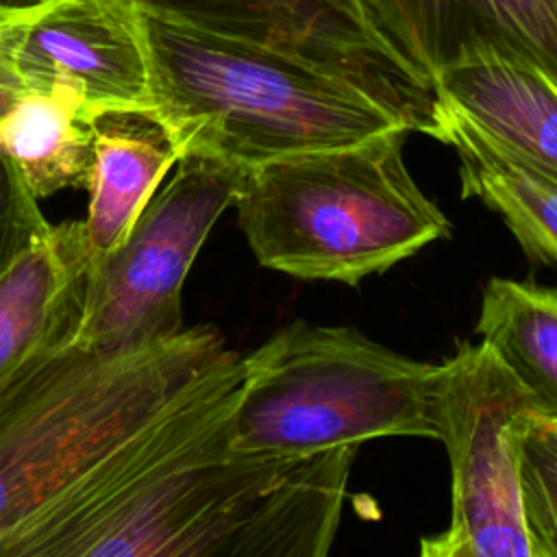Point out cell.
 Segmentation results:
<instances>
[{"mask_svg":"<svg viewBox=\"0 0 557 557\" xmlns=\"http://www.w3.org/2000/svg\"><path fill=\"white\" fill-rule=\"evenodd\" d=\"M396 48L431 81L437 72L509 59L557 83V0H366Z\"/></svg>","mask_w":557,"mask_h":557,"instance_id":"30bf717a","label":"cell"},{"mask_svg":"<svg viewBox=\"0 0 557 557\" xmlns=\"http://www.w3.org/2000/svg\"><path fill=\"white\" fill-rule=\"evenodd\" d=\"M437 100L557 183V83L535 65L479 59L433 76Z\"/></svg>","mask_w":557,"mask_h":557,"instance_id":"7c38bea8","label":"cell"},{"mask_svg":"<svg viewBox=\"0 0 557 557\" xmlns=\"http://www.w3.org/2000/svg\"><path fill=\"white\" fill-rule=\"evenodd\" d=\"M409 133L394 128L244 172L233 205L257 261L296 278L357 285L450 237L448 218L405 165Z\"/></svg>","mask_w":557,"mask_h":557,"instance_id":"277c9868","label":"cell"},{"mask_svg":"<svg viewBox=\"0 0 557 557\" xmlns=\"http://www.w3.org/2000/svg\"><path fill=\"white\" fill-rule=\"evenodd\" d=\"M476 331L529 392L540 416L557 422V287L492 278Z\"/></svg>","mask_w":557,"mask_h":557,"instance_id":"2e32d148","label":"cell"},{"mask_svg":"<svg viewBox=\"0 0 557 557\" xmlns=\"http://www.w3.org/2000/svg\"><path fill=\"white\" fill-rule=\"evenodd\" d=\"M0 152L37 200L65 187L87 189L94 113L65 85L28 91L0 117Z\"/></svg>","mask_w":557,"mask_h":557,"instance_id":"9a60e30c","label":"cell"},{"mask_svg":"<svg viewBox=\"0 0 557 557\" xmlns=\"http://www.w3.org/2000/svg\"><path fill=\"white\" fill-rule=\"evenodd\" d=\"M431 413L450 459V524L422 537V557H535L522 505V442L540 413L485 344L440 363Z\"/></svg>","mask_w":557,"mask_h":557,"instance_id":"8992f818","label":"cell"},{"mask_svg":"<svg viewBox=\"0 0 557 557\" xmlns=\"http://www.w3.org/2000/svg\"><path fill=\"white\" fill-rule=\"evenodd\" d=\"M226 348L211 326L135 348H54L0 385V557L189 392Z\"/></svg>","mask_w":557,"mask_h":557,"instance_id":"7a4b0ae2","label":"cell"},{"mask_svg":"<svg viewBox=\"0 0 557 557\" xmlns=\"http://www.w3.org/2000/svg\"><path fill=\"white\" fill-rule=\"evenodd\" d=\"M83 220L48 224L0 278V385L33 359L74 344L89 283Z\"/></svg>","mask_w":557,"mask_h":557,"instance_id":"8fae6325","label":"cell"},{"mask_svg":"<svg viewBox=\"0 0 557 557\" xmlns=\"http://www.w3.org/2000/svg\"><path fill=\"white\" fill-rule=\"evenodd\" d=\"M244 357L228 350L4 557H322L355 444L268 457L231 446Z\"/></svg>","mask_w":557,"mask_h":557,"instance_id":"6da1fadb","label":"cell"},{"mask_svg":"<svg viewBox=\"0 0 557 557\" xmlns=\"http://www.w3.org/2000/svg\"><path fill=\"white\" fill-rule=\"evenodd\" d=\"M15 57L28 91L65 85L94 115L152 111L144 17L133 0L15 7Z\"/></svg>","mask_w":557,"mask_h":557,"instance_id":"9c48e42d","label":"cell"},{"mask_svg":"<svg viewBox=\"0 0 557 557\" xmlns=\"http://www.w3.org/2000/svg\"><path fill=\"white\" fill-rule=\"evenodd\" d=\"M244 172L198 157L176 161L172 181L154 191L126 239L91 265L74 344L135 348L178 333L185 276Z\"/></svg>","mask_w":557,"mask_h":557,"instance_id":"52a82bcc","label":"cell"},{"mask_svg":"<svg viewBox=\"0 0 557 557\" xmlns=\"http://www.w3.org/2000/svg\"><path fill=\"white\" fill-rule=\"evenodd\" d=\"M553 424H557V422H553Z\"/></svg>","mask_w":557,"mask_h":557,"instance_id":"44dd1931","label":"cell"},{"mask_svg":"<svg viewBox=\"0 0 557 557\" xmlns=\"http://www.w3.org/2000/svg\"><path fill=\"white\" fill-rule=\"evenodd\" d=\"M24 94H28V85L15 57V7L0 4V117Z\"/></svg>","mask_w":557,"mask_h":557,"instance_id":"d6986e66","label":"cell"},{"mask_svg":"<svg viewBox=\"0 0 557 557\" xmlns=\"http://www.w3.org/2000/svg\"><path fill=\"white\" fill-rule=\"evenodd\" d=\"M41 0H0V4H7V7H28V4H37Z\"/></svg>","mask_w":557,"mask_h":557,"instance_id":"ffe728a7","label":"cell"},{"mask_svg":"<svg viewBox=\"0 0 557 557\" xmlns=\"http://www.w3.org/2000/svg\"><path fill=\"white\" fill-rule=\"evenodd\" d=\"M144 13L272 46L313 61L400 113L411 131L442 135L433 81L372 17L366 0H133Z\"/></svg>","mask_w":557,"mask_h":557,"instance_id":"ba28073f","label":"cell"},{"mask_svg":"<svg viewBox=\"0 0 557 557\" xmlns=\"http://www.w3.org/2000/svg\"><path fill=\"white\" fill-rule=\"evenodd\" d=\"M37 202L9 157L0 152V278L50 224Z\"/></svg>","mask_w":557,"mask_h":557,"instance_id":"ac0fdd59","label":"cell"},{"mask_svg":"<svg viewBox=\"0 0 557 557\" xmlns=\"http://www.w3.org/2000/svg\"><path fill=\"white\" fill-rule=\"evenodd\" d=\"M141 17L150 113L178 159L248 172L278 157L411 131L392 107L313 61L144 11Z\"/></svg>","mask_w":557,"mask_h":557,"instance_id":"3957f363","label":"cell"},{"mask_svg":"<svg viewBox=\"0 0 557 557\" xmlns=\"http://www.w3.org/2000/svg\"><path fill=\"white\" fill-rule=\"evenodd\" d=\"M178 154L152 113L94 115L89 209L83 220L89 263H100L128 235Z\"/></svg>","mask_w":557,"mask_h":557,"instance_id":"4fadbf2b","label":"cell"},{"mask_svg":"<svg viewBox=\"0 0 557 557\" xmlns=\"http://www.w3.org/2000/svg\"><path fill=\"white\" fill-rule=\"evenodd\" d=\"M437 368L355 329L296 320L244 357L231 446L300 457L379 437L437 440Z\"/></svg>","mask_w":557,"mask_h":557,"instance_id":"5b68a950","label":"cell"},{"mask_svg":"<svg viewBox=\"0 0 557 557\" xmlns=\"http://www.w3.org/2000/svg\"><path fill=\"white\" fill-rule=\"evenodd\" d=\"M520 479L535 557H557V424L540 413L522 442Z\"/></svg>","mask_w":557,"mask_h":557,"instance_id":"e0dca14e","label":"cell"},{"mask_svg":"<svg viewBox=\"0 0 557 557\" xmlns=\"http://www.w3.org/2000/svg\"><path fill=\"white\" fill-rule=\"evenodd\" d=\"M440 141L455 148L463 198L496 211L524 255L557 268V183L440 102Z\"/></svg>","mask_w":557,"mask_h":557,"instance_id":"5bb4252c","label":"cell"}]
</instances>
